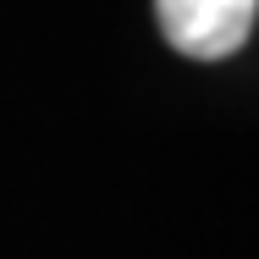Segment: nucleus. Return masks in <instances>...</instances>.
<instances>
[{
  "label": "nucleus",
  "instance_id": "1",
  "mask_svg": "<svg viewBox=\"0 0 259 259\" xmlns=\"http://www.w3.org/2000/svg\"><path fill=\"white\" fill-rule=\"evenodd\" d=\"M160 33L193 61H226L248 45L259 0H155Z\"/></svg>",
  "mask_w": 259,
  "mask_h": 259
}]
</instances>
